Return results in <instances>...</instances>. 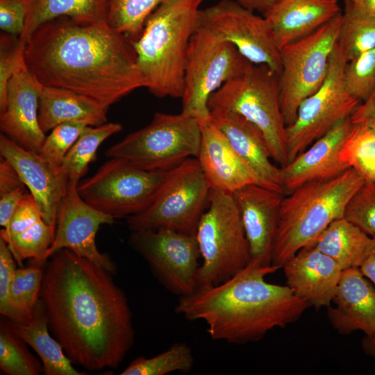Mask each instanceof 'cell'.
Returning a JSON list of instances; mask_svg holds the SVG:
<instances>
[{
	"label": "cell",
	"mask_w": 375,
	"mask_h": 375,
	"mask_svg": "<svg viewBox=\"0 0 375 375\" xmlns=\"http://www.w3.org/2000/svg\"><path fill=\"white\" fill-rule=\"evenodd\" d=\"M44 269L40 300L49 326L73 364L117 368L134 342L131 310L112 273L69 249Z\"/></svg>",
	"instance_id": "1"
},
{
	"label": "cell",
	"mask_w": 375,
	"mask_h": 375,
	"mask_svg": "<svg viewBox=\"0 0 375 375\" xmlns=\"http://www.w3.org/2000/svg\"><path fill=\"white\" fill-rule=\"evenodd\" d=\"M25 61L42 85L83 94L107 110L144 88L131 40L106 22L49 21L26 41Z\"/></svg>",
	"instance_id": "2"
},
{
	"label": "cell",
	"mask_w": 375,
	"mask_h": 375,
	"mask_svg": "<svg viewBox=\"0 0 375 375\" xmlns=\"http://www.w3.org/2000/svg\"><path fill=\"white\" fill-rule=\"evenodd\" d=\"M280 268L250 260L226 281L179 297L175 312L190 321L202 320L214 340L243 344L297 322L310 307L286 285L265 277Z\"/></svg>",
	"instance_id": "3"
},
{
	"label": "cell",
	"mask_w": 375,
	"mask_h": 375,
	"mask_svg": "<svg viewBox=\"0 0 375 375\" xmlns=\"http://www.w3.org/2000/svg\"><path fill=\"white\" fill-rule=\"evenodd\" d=\"M200 2L165 0L131 41L144 88L158 98H181L190 41L201 23Z\"/></svg>",
	"instance_id": "4"
},
{
	"label": "cell",
	"mask_w": 375,
	"mask_h": 375,
	"mask_svg": "<svg viewBox=\"0 0 375 375\" xmlns=\"http://www.w3.org/2000/svg\"><path fill=\"white\" fill-rule=\"evenodd\" d=\"M349 168L331 179L306 183L284 196L273 241L272 265H283L331 222L343 217L352 195L365 183Z\"/></svg>",
	"instance_id": "5"
},
{
	"label": "cell",
	"mask_w": 375,
	"mask_h": 375,
	"mask_svg": "<svg viewBox=\"0 0 375 375\" xmlns=\"http://www.w3.org/2000/svg\"><path fill=\"white\" fill-rule=\"evenodd\" d=\"M208 108L244 118L262 134L272 159L280 167L288 163L278 75L268 67L251 63L210 95Z\"/></svg>",
	"instance_id": "6"
},
{
	"label": "cell",
	"mask_w": 375,
	"mask_h": 375,
	"mask_svg": "<svg viewBox=\"0 0 375 375\" xmlns=\"http://www.w3.org/2000/svg\"><path fill=\"white\" fill-rule=\"evenodd\" d=\"M195 236L202 259L198 289L226 281L250 261L248 242L232 194L211 188Z\"/></svg>",
	"instance_id": "7"
},
{
	"label": "cell",
	"mask_w": 375,
	"mask_h": 375,
	"mask_svg": "<svg viewBox=\"0 0 375 375\" xmlns=\"http://www.w3.org/2000/svg\"><path fill=\"white\" fill-rule=\"evenodd\" d=\"M199 122L183 113L156 112L151 122L110 147L108 158H119L145 170H169L199 153Z\"/></svg>",
	"instance_id": "8"
},
{
	"label": "cell",
	"mask_w": 375,
	"mask_h": 375,
	"mask_svg": "<svg viewBox=\"0 0 375 375\" xmlns=\"http://www.w3.org/2000/svg\"><path fill=\"white\" fill-rule=\"evenodd\" d=\"M210 189L197 158H189L169 170L149 207L127 218L128 226L131 231L169 229L195 235Z\"/></svg>",
	"instance_id": "9"
},
{
	"label": "cell",
	"mask_w": 375,
	"mask_h": 375,
	"mask_svg": "<svg viewBox=\"0 0 375 375\" xmlns=\"http://www.w3.org/2000/svg\"><path fill=\"white\" fill-rule=\"evenodd\" d=\"M342 24V12L310 34L280 49L278 86L287 126L293 122L301 102L326 78Z\"/></svg>",
	"instance_id": "10"
},
{
	"label": "cell",
	"mask_w": 375,
	"mask_h": 375,
	"mask_svg": "<svg viewBox=\"0 0 375 375\" xmlns=\"http://www.w3.org/2000/svg\"><path fill=\"white\" fill-rule=\"evenodd\" d=\"M251 63L233 44L219 38L200 23L188 50L181 112L197 121L210 118V95L240 75Z\"/></svg>",
	"instance_id": "11"
},
{
	"label": "cell",
	"mask_w": 375,
	"mask_h": 375,
	"mask_svg": "<svg viewBox=\"0 0 375 375\" xmlns=\"http://www.w3.org/2000/svg\"><path fill=\"white\" fill-rule=\"evenodd\" d=\"M170 169L149 171L124 159L110 158L94 174L78 184V192L101 212L114 219L128 218L149 207Z\"/></svg>",
	"instance_id": "12"
},
{
	"label": "cell",
	"mask_w": 375,
	"mask_h": 375,
	"mask_svg": "<svg viewBox=\"0 0 375 375\" xmlns=\"http://www.w3.org/2000/svg\"><path fill=\"white\" fill-rule=\"evenodd\" d=\"M337 43L323 83L298 108L293 122L286 126L288 162L343 119L351 117L360 102L346 88L344 71L347 62Z\"/></svg>",
	"instance_id": "13"
},
{
	"label": "cell",
	"mask_w": 375,
	"mask_h": 375,
	"mask_svg": "<svg viewBox=\"0 0 375 375\" xmlns=\"http://www.w3.org/2000/svg\"><path fill=\"white\" fill-rule=\"evenodd\" d=\"M129 244L172 293L183 297L198 289L201 255L195 235L169 229L133 231Z\"/></svg>",
	"instance_id": "14"
},
{
	"label": "cell",
	"mask_w": 375,
	"mask_h": 375,
	"mask_svg": "<svg viewBox=\"0 0 375 375\" xmlns=\"http://www.w3.org/2000/svg\"><path fill=\"white\" fill-rule=\"evenodd\" d=\"M201 24L219 38L233 44L250 62L265 65L279 75L280 49L271 25L236 1L222 0L201 11Z\"/></svg>",
	"instance_id": "15"
},
{
	"label": "cell",
	"mask_w": 375,
	"mask_h": 375,
	"mask_svg": "<svg viewBox=\"0 0 375 375\" xmlns=\"http://www.w3.org/2000/svg\"><path fill=\"white\" fill-rule=\"evenodd\" d=\"M78 184L69 181L58 208L55 235L45 260L58 251L67 249L113 274L116 270L114 262L99 251L95 239L100 226L113 224L115 219L83 199L78 192Z\"/></svg>",
	"instance_id": "16"
},
{
	"label": "cell",
	"mask_w": 375,
	"mask_h": 375,
	"mask_svg": "<svg viewBox=\"0 0 375 375\" xmlns=\"http://www.w3.org/2000/svg\"><path fill=\"white\" fill-rule=\"evenodd\" d=\"M0 154L17 172L38 203L44 222L56 229L58 208L69 183L64 168L52 165L39 153L24 148L2 133Z\"/></svg>",
	"instance_id": "17"
},
{
	"label": "cell",
	"mask_w": 375,
	"mask_h": 375,
	"mask_svg": "<svg viewBox=\"0 0 375 375\" xmlns=\"http://www.w3.org/2000/svg\"><path fill=\"white\" fill-rule=\"evenodd\" d=\"M43 85L27 66L10 80L0 129L24 148L39 153L46 134L39 123V99Z\"/></svg>",
	"instance_id": "18"
},
{
	"label": "cell",
	"mask_w": 375,
	"mask_h": 375,
	"mask_svg": "<svg viewBox=\"0 0 375 375\" xmlns=\"http://www.w3.org/2000/svg\"><path fill=\"white\" fill-rule=\"evenodd\" d=\"M232 194L240 214L250 260L271 265L272 244L285 194L258 184L243 186Z\"/></svg>",
	"instance_id": "19"
},
{
	"label": "cell",
	"mask_w": 375,
	"mask_h": 375,
	"mask_svg": "<svg viewBox=\"0 0 375 375\" xmlns=\"http://www.w3.org/2000/svg\"><path fill=\"white\" fill-rule=\"evenodd\" d=\"M352 126L350 117L343 119L280 167L285 195L306 183L331 179L348 169L340 159V151Z\"/></svg>",
	"instance_id": "20"
},
{
	"label": "cell",
	"mask_w": 375,
	"mask_h": 375,
	"mask_svg": "<svg viewBox=\"0 0 375 375\" xmlns=\"http://www.w3.org/2000/svg\"><path fill=\"white\" fill-rule=\"evenodd\" d=\"M282 268L287 285L310 306L319 309L331 306L342 272L331 258L306 246Z\"/></svg>",
	"instance_id": "21"
},
{
	"label": "cell",
	"mask_w": 375,
	"mask_h": 375,
	"mask_svg": "<svg viewBox=\"0 0 375 375\" xmlns=\"http://www.w3.org/2000/svg\"><path fill=\"white\" fill-rule=\"evenodd\" d=\"M198 122L201 144L197 158L210 187L233 194L243 186L258 185L256 174L234 150L211 117Z\"/></svg>",
	"instance_id": "22"
},
{
	"label": "cell",
	"mask_w": 375,
	"mask_h": 375,
	"mask_svg": "<svg viewBox=\"0 0 375 375\" xmlns=\"http://www.w3.org/2000/svg\"><path fill=\"white\" fill-rule=\"evenodd\" d=\"M332 303L335 306L327 308V315L339 333H375V287L358 267L342 272Z\"/></svg>",
	"instance_id": "23"
},
{
	"label": "cell",
	"mask_w": 375,
	"mask_h": 375,
	"mask_svg": "<svg viewBox=\"0 0 375 375\" xmlns=\"http://www.w3.org/2000/svg\"><path fill=\"white\" fill-rule=\"evenodd\" d=\"M210 117L237 153L256 174L258 185L284 194L280 167L272 162L267 144L261 132L237 114L210 111Z\"/></svg>",
	"instance_id": "24"
},
{
	"label": "cell",
	"mask_w": 375,
	"mask_h": 375,
	"mask_svg": "<svg viewBox=\"0 0 375 375\" xmlns=\"http://www.w3.org/2000/svg\"><path fill=\"white\" fill-rule=\"evenodd\" d=\"M341 12L338 0H280L263 16L269 21L280 49Z\"/></svg>",
	"instance_id": "25"
},
{
	"label": "cell",
	"mask_w": 375,
	"mask_h": 375,
	"mask_svg": "<svg viewBox=\"0 0 375 375\" xmlns=\"http://www.w3.org/2000/svg\"><path fill=\"white\" fill-rule=\"evenodd\" d=\"M107 110L94 99L69 90L42 87L38 119L46 134L56 126L67 123L95 126L107 122Z\"/></svg>",
	"instance_id": "26"
},
{
	"label": "cell",
	"mask_w": 375,
	"mask_h": 375,
	"mask_svg": "<svg viewBox=\"0 0 375 375\" xmlns=\"http://www.w3.org/2000/svg\"><path fill=\"white\" fill-rule=\"evenodd\" d=\"M11 324L15 333L38 355L45 375L85 374L74 367L60 344L49 333L47 315L40 299L28 322L11 320Z\"/></svg>",
	"instance_id": "27"
},
{
	"label": "cell",
	"mask_w": 375,
	"mask_h": 375,
	"mask_svg": "<svg viewBox=\"0 0 375 375\" xmlns=\"http://www.w3.org/2000/svg\"><path fill=\"white\" fill-rule=\"evenodd\" d=\"M373 242V237L342 217L331 222L307 246L331 258L343 271L359 267Z\"/></svg>",
	"instance_id": "28"
},
{
	"label": "cell",
	"mask_w": 375,
	"mask_h": 375,
	"mask_svg": "<svg viewBox=\"0 0 375 375\" xmlns=\"http://www.w3.org/2000/svg\"><path fill=\"white\" fill-rule=\"evenodd\" d=\"M25 28L20 39L26 42L42 24L58 17L81 23L106 22L107 0H24Z\"/></svg>",
	"instance_id": "29"
},
{
	"label": "cell",
	"mask_w": 375,
	"mask_h": 375,
	"mask_svg": "<svg viewBox=\"0 0 375 375\" xmlns=\"http://www.w3.org/2000/svg\"><path fill=\"white\" fill-rule=\"evenodd\" d=\"M56 229L41 218L15 228H2L0 238L7 244L17 263L22 266L23 260L32 259L35 264L42 265L45 255L51 247Z\"/></svg>",
	"instance_id": "30"
},
{
	"label": "cell",
	"mask_w": 375,
	"mask_h": 375,
	"mask_svg": "<svg viewBox=\"0 0 375 375\" xmlns=\"http://www.w3.org/2000/svg\"><path fill=\"white\" fill-rule=\"evenodd\" d=\"M122 125L117 122H106L95 126H87L65 158L62 167L69 181L79 183L96 158L99 146L106 139L119 133Z\"/></svg>",
	"instance_id": "31"
},
{
	"label": "cell",
	"mask_w": 375,
	"mask_h": 375,
	"mask_svg": "<svg viewBox=\"0 0 375 375\" xmlns=\"http://www.w3.org/2000/svg\"><path fill=\"white\" fill-rule=\"evenodd\" d=\"M344 1L338 44L347 61L375 48V18Z\"/></svg>",
	"instance_id": "32"
},
{
	"label": "cell",
	"mask_w": 375,
	"mask_h": 375,
	"mask_svg": "<svg viewBox=\"0 0 375 375\" xmlns=\"http://www.w3.org/2000/svg\"><path fill=\"white\" fill-rule=\"evenodd\" d=\"M342 162L375 183V127L353 124L340 151Z\"/></svg>",
	"instance_id": "33"
},
{
	"label": "cell",
	"mask_w": 375,
	"mask_h": 375,
	"mask_svg": "<svg viewBox=\"0 0 375 375\" xmlns=\"http://www.w3.org/2000/svg\"><path fill=\"white\" fill-rule=\"evenodd\" d=\"M0 323V369L8 375H38L43 365L15 333L11 319L2 316Z\"/></svg>",
	"instance_id": "34"
},
{
	"label": "cell",
	"mask_w": 375,
	"mask_h": 375,
	"mask_svg": "<svg viewBox=\"0 0 375 375\" xmlns=\"http://www.w3.org/2000/svg\"><path fill=\"white\" fill-rule=\"evenodd\" d=\"M194 364V356L191 347L185 342H178L152 358H136L120 374L165 375L174 372L188 373Z\"/></svg>",
	"instance_id": "35"
},
{
	"label": "cell",
	"mask_w": 375,
	"mask_h": 375,
	"mask_svg": "<svg viewBox=\"0 0 375 375\" xmlns=\"http://www.w3.org/2000/svg\"><path fill=\"white\" fill-rule=\"evenodd\" d=\"M165 0H107L106 23L131 41L141 34L149 15Z\"/></svg>",
	"instance_id": "36"
},
{
	"label": "cell",
	"mask_w": 375,
	"mask_h": 375,
	"mask_svg": "<svg viewBox=\"0 0 375 375\" xmlns=\"http://www.w3.org/2000/svg\"><path fill=\"white\" fill-rule=\"evenodd\" d=\"M44 269L33 265L17 268L10 288V305L18 322L27 323L40 299Z\"/></svg>",
	"instance_id": "37"
},
{
	"label": "cell",
	"mask_w": 375,
	"mask_h": 375,
	"mask_svg": "<svg viewBox=\"0 0 375 375\" xmlns=\"http://www.w3.org/2000/svg\"><path fill=\"white\" fill-rule=\"evenodd\" d=\"M344 81L349 93L360 103L375 90V48L348 61Z\"/></svg>",
	"instance_id": "38"
},
{
	"label": "cell",
	"mask_w": 375,
	"mask_h": 375,
	"mask_svg": "<svg viewBox=\"0 0 375 375\" xmlns=\"http://www.w3.org/2000/svg\"><path fill=\"white\" fill-rule=\"evenodd\" d=\"M343 217L369 236H375V183L366 181L348 201Z\"/></svg>",
	"instance_id": "39"
},
{
	"label": "cell",
	"mask_w": 375,
	"mask_h": 375,
	"mask_svg": "<svg viewBox=\"0 0 375 375\" xmlns=\"http://www.w3.org/2000/svg\"><path fill=\"white\" fill-rule=\"evenodd\" d=\"M26 66L25 42L8 33L0 39V112L6 106L7 87L10 78Z\"/></svg>",
	"instance_id": "40"
},
{
	"label": "cell",
	"mask_w": 375,
	"mask_h": 375,
	"mask_svg": "<svg viewBox=\"0 0 375 375\" xmlns=\"http://www.w3.org/2000/svg\"><path fill=\"white\" fill-rule=\"evenodd\" d=\"M87 125L67 123L53 128L46 135L39 151L40 155L56 167L62 166L67 153Z\"/></svg>",
	"instance_id": "41"
},
{
	"label": "cell",
	"mask_w": 375,
	"mask_h": 375,
	"mask_svg": "<svg viewBox=\"0 0 375 375\" xmlns=\"http://www.w3.org/2000/svg\"><path fill=\"white\" fill-rule=\"evenodd\" d=\"M16 262L6 242L0 238V313L15 322L17 317L10 305L9 292Z\"/></svg>",
	"instance_id": "42"
},
{
	"label": "cell",
	"mask_w": 375,
	"mask_h": 375,
	"mask_svg": "<svg viewBox=\"0 0 375 375\" xmlns=\"http://www.w3.org/2000/svg\"><path fill=\"white\" fill-rule=\"evenodd\" d=\"M24 0H0V28L6 33L21 37L25 28Z\"/></svg>",
	"instance_id": "43"
},
{
	"label": "cell",
	"mask_w": 375,
	"mask_h": 375,
	"mask_svg": "<svg viewBox=\"0 0 375 375\" xmlns=\"http://www.w3.org/2000/svg\"><path fill=\"white\" fill-rule=\"evenodd\" d=\"M23 186L13 192L0 196V225L6 228L26 192Z\"/></svg>",
	"instance_id": "44"
},
{
	"label": "cell",
	"mask_w": 375,
	"mask_h": 375,
	"mask_svg": "<svg viewBox=\"0 0 375 375\" xmlns=\"http://www.w3.org/2000/svg\"><path fill=\"white\" fill-rule=\"evenodd\" d=\"M26 186L12 165L1 157L0 162V196Z\"/></svg>",
	"instance_id": "45"
},
{
	"label": "cell",
	"mask_w": 375,
	"mask_h": 375,
	"mask_svg": "<svg viewBox=\"0 0 375 375\" xmlns=\"http://www.w3.org/2000/svg\"><path fill=\"white\" fill-rule=\"evenodd\" d=\"M353 124H362L375 127V90L360 103L350 117Z\"/></svg>",
	"instance_id": "46"
},
{
	"label": "cell",
	"mask_w": 375,
	"mask_h": 375,
	"mask_svg": "<svg viewBox=\"0 0 375 375\" xmlns=\"http://www.w3.org/2000/svg\"><path fill=\"white\" fill-rule=\"evenodd\" d=\"M373 238V244L358 268L375 287V236Z\"/></svg>",
	"instance_id": "47"
},
{
	"label": "cell",
	"mask_w": 375,
	"mask_h": 375,
	"mask_svg": "<svg viewBox=\"0 0 375 375\" xmlns=\"http://www.w3.org/2000/svg\"><path fill=\"white\" fill-rule=\"evenodd\" d=\"M243 7L265 15L280 0H235Z\"/></svg>",
	"instance_id": "48"
},
{
	"label": "cell",
	"mask_w": 375,
	"mask_h": 375,
	"mask_svg": "<svg viewBox=\"0 0 375 375\" xmlns=\"http://www.w3.org/2000/svg\"><path fill=\"white\" fill-rule=\"evenodd\" d=\"M375 18V0H346Z\"/></svg>",
	"instance_id": "49"
},
{
	"label": "cell",
	"mask_w": 375,
	"mask_h": 375,
	"mask_svg": "<svg viewBox=\"0 0 375 375\" xmlns=\"http://www.w3.org/2000/svg\"><path fill=\"white\" fill-rule=\"evenodd\" d=\"M361 346L364 352L375 359V333L365 335L361 340Z\"/></svg>",
	"instance_id": "50"
},
{
	"label": "cell",
	"mask_w": 375,
	"mask_h": 375,
	"mask_svg": "<svg viewBox=\"0 0 375 375\" xmlns=\"http://www.w3.org/2000/svg\"><path fill=\"white\" fill-rule=\"evenodd\" d=\"M194 1H198V2H200V3H201V1H203V0H194Z\"/></svg>",
	"instance_id": "51"
}]
</instances>
